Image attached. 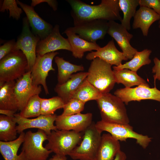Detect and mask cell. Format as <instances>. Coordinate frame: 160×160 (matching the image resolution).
<instances>
[{
    "instance_id": "6da1fadb",
    "label": "cell",
    "mask_w": 160,
    "mask_h": 160,
    "mask_svg": "<svg viewBox=\"0 0 160 160\" xmlns=\"http://www.w3.org/2000/svg\"><path fill=\"white\" fill-rule=\"evenodd\" d=\"M70 5L71 16L74 25L86 21L102 19L107 20H118L120 22L122 18L119 0H102L98 5H92L79 0L66 1Z\"/></svg>"
},
{
    "instance_id": "7a4b0ae2",
    "label": "cell",
    "mask_w": 160,
    "mask_h": 160,
    "mask_svg": "<svg viewBox=\"0 0 160 160\" xmlns=\"http://www.w3.org/2000/svg\"><path fill=\"white\" fill-rule=\"evenodd\" d=\"M96 101L101 120L108 123L129 124L125 104L119 97L108 93L103 94Z\"/></svg>"
},
{
    "instance_id": "3957f363",
    "label": "cell",
    "mask_w": 160,
    "mask_h": 160,
    "mask_svg": "<svg viewBox=\"0 0 160 160\" xmlns=\"http://www.w3.org/2000/svg\"><path fill=\"white\" fill-rule=\"evenodd\" d=\"M111 66L97 57L92 60L89 68L87 80L103 94L109 93L116 83Z\"/></svg>"
},
{
    "instance_id": "277c9868",
    "label": "cell",
    "mask_w": 160,
    "mask_h": 160,
    "mask_svg": "<svg viewBox=\"0 0 160 160\" xmlns=\"http://www.w3.org/2000/svg\"><path fill=\"white\" fill-rule=\"evenodd\" d=\"M83 136L82 133L73 130H52L47 135L48 142L45 148L56 154L69 156L73 150L80 143Z\"/></svg>"
},
{
    "instance_id": "5b68a950",
    "label": "cell",
    "mask_w": 160,
    "mask_h": 160,
    "mask_svg": "<svg viewBox=\"0 0 160 160\" xmlns=\"http://www.w3.org/2000/svg\"><path fill=\"white\" fill-rule=\"evenodd\" d=\"M28 71L26 57L20 50H14L0 60V86L17 80Z\"/></svg>"
},
{
    "instance_id": "8992f818",
    "label": "cell",
    "mask_w": 160,
    "mask_h": 160,
    "mask_svg": "<svg viewBox=\"0 0 160 160\" xmlns=\"http://www.w3.org/2000/svg\"><path fill=\"white\" fill-rule=\"evenodd\" d=\"M47 137L46 133L40 129L36 132L29 130L25 133L20 154L22 160H46L52 152L43 146Z\"/></svg>"
},
{
    "instance_id": "52a82bcc",
    "label": "cell",
    "mask_w": 160,
    "mask_h": 160,
    "mask_svg": "<svg viewBox=\"0 0 160 160\" xmlns=\"http://www.w3.org/2000/svg\"><path fill=\"white\" fill-rule=\"evenodd\" d=\"M83 132L81 141L69 156L75 160H95L101 133L97 129L93 122Z\"/></svg>"
},
{
    "instance_id": "ba28073f",
    "label": "cell",
    "mask_w": 160,
    "mask_h": 160,
    "mask_svg": "<svg viewBox=\"0 0 160 160\" xmlns=\"http://www.w3.org/2000/svg\"><path fill=\"white\" fill-rule=\"evenodd\" d=\"M97 129L101 133L106 131L117 140L126 141L127 139L132 138L143 148L146 149L151 142L152 138L147 135L139 134L133 130L129 124L108 123L101 120L95 123Z\"/></svg>"
},
{
    "instance_id": "9c48e42d",
    "label": "cell",
    "mask_w": 160,
    "mask_h": 160,
    "mask_svg": "<svg viewBox=\"0 0 160 160\" xmlns=\"http://www.w3.org/2000/svg\"><path fill=\"white\" fill-rule=\"evenodd\" d=\"M22 29L18 37L14 50H21L26 56L28 62V71H31L36 59V48L40 38L34 34L30 29L26 17L23 20Z\"/></svg>"
},
{
    "instance_id": "30bf717a",
    "label": "cell",
    "mask_w": 160,
    "mask_h": 160,
    "mask_svg": "<svg viewBox=\"0 0 160 160\" xmlns=\"http://www.w3.org/2000/svg\"><path fill=\"white\" fill-rule=\"evenodd\" d=\"M68 28L81 38L89 42L96 43L97 40L103 39L107 33L108 21L102 19L86 21Z\"/></svg>"
},
{
    "instance_id": "8fae6325",
    "label": "cell",
    "mask_w": 160,
    "mask_h": 160,
    "mask_svg": "<svg viewBox=\"0 0 160 160\" xmlns=\"http://www.w3.org/2000/svg\"><path fill=\"white\" fill-rule=\"evenodd\" d=\"M59 53L51 52L44 55H37L35 62L31 70V78L33 84L35 85H41L46 95L49 94L46 83V78L50 71H54L52 60Z\"/></svg>"
},
{
    "instance_id": "7c38bea8",
    "label": "cell",
    "mask_w": 160,
    "mask_h": 160,
    "mask_svg": "<svg viewBox=\"0 0 160 160\" xmlns=\"http://www.w3.org/2000/svg\"><path fill=\"white\" fill-rule=\"evenodd\" d=\"M114 95L119 97L125 105L132 101H140L142 100H151L160 102V90L153 88L139 86L134 88H126L117 89Z\"/></svg>"
},
{
    "instance_id": "4fadbf2b",
    "label": "cell",
    "mask_w": 160,
    "mask_h": 160,
    "mask_svg": "<svg viewBox=\"0 0 160 160\" xmlns=\"http://www.w3.org/2000/svg\"><path fill=\"white\" fill-rule=\"evenodd\" d=\"M57 116L55 114L41 115L36 118L31 119L23 117L19 113H15L13 119L18 124L16 128L18 133L20 134L27 129L36 128L44 131L48 135L52 130L57 129L54 124Z\"/></svg>"
},
{
    "instance_id": "5bb4252c",
    "label": "cell",
    "mask_w": 160,
    "mask_h": 160,
    "mask_svg": "<svg viewBox=\"0 0 160 160\" xmlns=\"http://www.w3.org/2000/svg\"><path fill=\"white\" fill-rule=\"evenodd\" d=\"M31 71L27 72L15 82L14 92L21 111L32 96L39 95L42 91L40 85H34L31 78Z\"/></svg>"
},
{
    "instance_id": "9a60e30c",
    "label": "cell",
    "mask_w": 160,
    "mask_h": 160,
    "mask_svg": "<svg viewBox=\"0 0 160 160\" xmlns=\"http://www.w3.org/2000/svg\"><path fill=\"white\" fill-rule=\"evenodd\" d=\"M60 49L72 51L67 39L61 35L59 26L56 24L49 35L44 39L40 40L38 43L36 48V55H42Z\"/></svg>"
},
{
    "instance_id": "2e32d148",
    "label": "cell",
    "mask_w": 160,
    "mask_h": 160,
    "mask_svg": "<svg viewBox=\"0 0 160 160\" xmlns=\"http://www.w3.org/2000/svg\"><path fill=\"white\" fill-rule=\"evenodd\" d=\"M109 28L107 33L113 38L121 49L125 57L128 59H131L138 51L130 44L133 35L121 24L115 21H108Z\"/></svg>"
},
{
    "instance_id": "e0dca14e",
    "label": "cell",
    "mask_w": 160,
    "mask_h": 160,
    "mask_svg": "<svg viewBox=\"0 0 160 160\" xmlns=\"http://www.w3.org/2000/svg\"><path fill=\"white\" fill-rule=\"evenodd\" d=\"M91 113H80L71 115L57 116L55 124L57 129L84 132L92 123Z\"/></svg>"
},
{
    "instance_id": "ac0fdd59",
    "label": "cell",
    "mask_w": 160,
    "mask_h": 160,
    "mask_svg": "<svg viewBox=\"0 0 160 160\" xmlns=\"http://www.w3.org/2000/svg\"><path fill=\"white\" fill-rule=\"evenodd\" d=\"M16 1L25 12L32 32L40 40L45 38L52 31V25L40 17L35 11L33 7L18 0Z\"/></svg>"
},
{
    "instance_id": "d6986e66",
    "label": "cell",
    "mask_w": 160,
    "mask_h": 160,
    "mask_svg": "<svg viewBox=\"0 0 160 160\" xmlns=\"http://www.w3.org/2000/svg\"><path fill=\"white\" fill-rule=\"evenodd\" d=\"M98 57L111 65L118 66L122 64L123 60L128 59L122 52L119 51L116 47L113 39L109 41L105 46L100 47L95 52L92 51L88 53L86 58L92 60Z\"/></svg>"
},
{
    "instance_id": "ffe728a7",
    "label": "cell",
    "mask_w": 160,
    "mask_h": 160,
    "mask_svg": "<svg viewBox=\"0 0 160 160\" xmlns=\"http://www.w3.org/2000/svg\"><path fill=\"white\" fill-rule=\"evenodd\" d=\"M88 74V72H80L73 74L65 82L62 84H57L54 90L65 104L72 98L78 89L86 79Z\"/></svg>"
},
{
    "instance_id": "44dd1931",
    "label": "cell",
    "mask_w": 160,
    "mask_h": 160,
    "mask_svg": "<svg viewBox=\"0 0 160 160\" xmlns=\"http://www.w3.org/2000/svg\"><path fill=\"white\" fill-rule=\"evenodd\" d=\"M65 33L71 48L72 55L76 58L81 59L84 53L87 51H96L100 47L96 43L87 41L81 38L78 35L67 28L63 33Z\"/></svg>"
},
{
    "instance_id": "7402d4cb",
    "label": "cell",
    "mask_w": 160,
    "mask_h": 160,
    "mask_svg": "<svg viewBox=\"0 0 160 160\" xmlns=\"http://www.w3.org/2000/svg\"><path fill=\"white\" fill-rule=\"evenodd\" d=\"M160 20V16L153 9L140 6L134 17L132 27L133 29L140 28L143 35L146 36L151 26Z\"/></svg>"
},
{
    "instance_id": "603a6c76",
    "label": "cell",
    "mask_w": 160,
    "mask_h": 160,
    "mask_svg": "<svg viewBox=\"0 0 160 160\" xmlns=\"http://www.w3.org/2000/svg\"><path fill=\"white\" fill-rule=\"evenodd\" d=\"M121 150L119 141L109 133L102 135L95 160H113Z\"/></svg>"
},
{
    "instance_id": "cb8c5ba5",
    "label": "cell",
    "mask_w": 160,
    "mask_h": 160,
    "mask_svg": "<svg viewBox=\"0 0 160 160\" xmlns=\"http://www.w3.org/2000/svg\"><path fill=\"white\" fill-rule=\"evenodd\" d=\"M15 81L4 83L0 86V109L17 111L19 105L14 92Z\"/></svg>"
},
{
    "instance_id": "d4e9b609",
    "label": "cell",
    "mask_w": 160,
    "mask_h": 160,
    "mask_svg": "<svg viewBox=\"0 0 160 160\" xmlns=\"http://www.w3.org/2000/svg\"><path fill=\"white\" fill-rule=\"evenodd\" d=\"M113 71L116 83L122 84L125 87L131 88L136 85L150 87L146 81L137 74V72L127 69Z\"/></svg>"
},
{
    "instance_id": "484cf974",
    "label": "cell",
    "mask_w": 160,
    "mask_h": 160,
    "mask_svg": "<svg viewBox=\"0 0 160 160\" xmlns=\"http://www.w3.org/2000/svg\"><path fill=\"white\" fill-rule=\"evenodd\" d=\"M54 59L58 69L57 84L64 83L70 78L73 73L84 70L82 65L72 64L63 57L56 56Z\"/></svg>"
},
{
    "instance_id": "4316f807",
    "label": "cell",
    "mask_w": 160,
    "mask_h": 160,
    "mask_svg": "<svg viewBox=\"0 0 160 160\" xmlns=\"http://www.w3.org/2000/svg\"><path fill=\"white\" fill-rule=\"evenodd\" d=\"M151 52V50L147 49L141 51H137L130 61L118 66H113V70L127 69L137 72L143 66L149 64L151 63V60L149 57Z\"/></svg>"
},
{
    "instance_id": "83f0119b",
    "label": "cell",
    "mask_w": 160,
    "mask_h": 160,
    "mask_svg": "<svg viewBox=\"0 0 160 160\" xmlns=\"http://www.w3.org/2000/svg\"><path fill=\"white\" fill-rule=\"evenodd\" d=\"M25 133L21 132L15 140L10 141H0V152L5 160H22L18 150L23 143Z\"/></svg>"
},
{
    "instance_id": "f1b7e54d",
    "label": "cell",
    "mask_w": 160,
    "mask_h": 160,
    "mask_svg": "<svg viewBox=\"0 0 160 160\" xmlns=\"http://www.w3.org/2000/svg\"><path fill=\"white\" fill-rule=\"evenodd\" d=\"M16 122L13 118L4 115H0V140L4 142L16 139L17 131Z\"/></svg>"
},
{
    "instance_id": "f546056e",
    "label": "cell",
    "mask_w": 160,
    "mask_h": 160,
    "mask_svg": "<svg viewBox=\"0 0 160 160\" xmlns=\"http://www.w3.org/2000/svg\"><path fill=\"white\" fill-rule=\"evenodd\" d=\"M103 94L86 79L78 89L73 98L76 99L85 103L91 100L100 98Z\"/></svg>"
},
{
    "instance_id": "4dcf8cb0",
    "label": "cell",
    "mask_w": 160,
    "mask_h": 160,
    "mask_svg": "<svg viewBox=\"0 0 160 160\" xmlns=\"http://www.w3.org/2000/svg\"><path fill=\"white\" fill-rule=\"evenodd\" d=\"M119 5L123 14L121 24L129 31L131 29L130 20L135 14L139 0H119Z\"/></svg>"
},
{
    "instance_id": "1f68e13d",
    "label": "cell",
    "mask_w": 160,
    "mask_h": 160,
    "mask_svg": "<svg viewBox=\"0 0 160 160\" xmlns=\"http://www.w3.org/2000/svg\"><path fill=\"white\" fill-rule=\"evenodd\" d=\"M41 98L36 95L31 97L26 105L20 111V115L27 118L37 117L41 115Z\"/></svg>"
},
{
    "instance_id": "d6a6232c",
    "label": "cell",
    "mask_w": 160,
    "mask_h": 160,
    "mask_svg": "<svg viewBox=\"0 0 160 160\" xmlns=\"http://www.w3.org/2000/svg\"><path fill=\"white\" fill-rule=\"evenodd\" d=\"M65 104L62 99L58 96L48 99L41 98V115L53 114L57 110L63 108Z\"/></svg>"
},
{
    "instance_id": "836d02e7",
    "label": "cell",
    "mask_w": 160,
    "mask_h": 160,
    "mask_svg": "<svg viewBox=\"0 0 160 160\" xmlns=\"http://www.w3.org/2000/svg\"><path fill=\"white\" fill-rule=\"evenodd\" d=\"M17 1L15 0H4L0 6V11L4 12H9V17H12L16 20L20 17L23 9L17 6Z\"/></svg>"
},
{
    "instance_id": "e575fe53",
    "label": "cell",
    "mask_w": 160,
    "mask_h": 160,
    "mask_svg": "<svg viewBox=\"0 0 160 160\" xmlns=\"http://www.w3.org/2000/svg\"><path fill=\"white\" fill-rule=\"evenodd\" d=\"M85 103L75 98H72L65 104L63 111L60 115L65 116L80 113L84 109Z\"/></svg>"
},
{
    "instance_id": "d590c367",
    "label": "cell",
    "mask_w": 160,
    "mask_h": 160,
    "mask_svg": "<svg viewBox=\"0 0 160 160\" xmlns=\"http://www.w3.org/2000/svg\"><path fill=\"white\" fill-rule=\"evenodd\" d=\"M16 42L14 39L8 41L0 47V60L14 50Z\"/></svg>"
},
{
    "instance_id": "8d00e7d4",
    "label": "cell",
    "mask_w": 160,
    "mask_h": 160,
    "mask_svg": "<svg viewBox=\"0 0 160 160\" xmlns=\"http://www.w3.org/2000/svg\"><path fill=\"white\" fill-rule=\"evenodd\" d=\"M139 5L152 9L160 16V0H139Z\"/></svg>"
},
{
    "instance_id": "74e56055",
    "label": "cell",
    "mask_w": 160,
    "mask_h": 160,
    "mask_svg": "<svg viewBox=\"0 0 160 160\" xmlns=\"http://www.w3.org/2000/svg\"><path fill=\"white\" fill-rule=\"evenodd\" d=\"M154 65L152 69V72L155 73L153 76L154 81L157 79L160 81V60L155 57L153 59Z\"/></svg>"
},
{
    "instance_id": "f35d334b",
    "label": "cell",
    "mask_w": 160,
    "mask_h": 160,
    "mask_svg": "<svg viewBox=\"0 0 160 160\" xmlns=\"http://www.w3.org/2000/svg\"><path fill=\"white\" fill-rule=\"evenodd\" d=\"M16 111L10 110L0 109V113L8 117L13 118Z\"/></svg>"
},
{
    "instance_id": "ab89813d",
    "label": "cell",
    "mask_w": 160,
    "mask_h": 160,
    "mask_svg": "<svg viewBox=\"0 0 160 160\" xmlns=\"http://www.w3.org/2000/svg\"><path fill=\"white\" fill-rule=\"evenodd\" d=\"M113 160H127L126 155L121 150L117 153Z\"/></svg>"
},
{
    "instance_id": "60d3db41",
    "label": "cell",
    "mask_w": 160,
    "mask_h": 160,
    "mask_svg": "<svg viewBox=\"0 0 160 160\" xmlns=\"http://www.w3.org/2000/svg\"><path fill=\"white\" fill-rule=\"evenodd\" d=\"M49 160H67V158L66 156L55 154Z\"/></svg>"
},
{
    "instance_id": "b9f144b4",
    "label": "cell",
    "mask_w": 160,
    "mask_h": 160,
    "mask_svg": "<svg viewBox=\"0 0 160 160\" xmlns=\"http://www.w3.org/2000/svg\"><path fill=\"white\" fill-rule=\"evenodd\" d=\"M158 27L159 28H160V20L159 21Z\"/></svg>"
},
{
    "instance_id": "7bdbcfd3",
    "label": "cell",
    "mask_w": 160,
    "mask_h": 160,
    "mask_svg": "<svg viewBox=\"0 0 160 160\" xmlns=\"http://www.w3.org/2000/svg\"><path fill=\"white\" fill-rule=\"evenodd\" d=\"M159 160H160V159Z\"/></svg>"
}]
</instances>
